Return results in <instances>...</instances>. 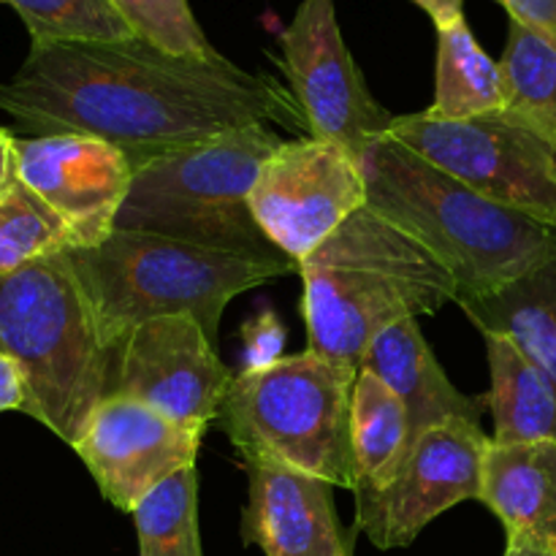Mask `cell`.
I'll return each mask as SVG.
<instances>
[{"mask_svg": "<svg viewBox=\"0 0 556 556\" xmlns=\"http://www.w3.org/2000/svg\"><path fill=\"white\" fill-rule=\"evenodd\" d=\"M0 109L41 136L109 141L134 172L248 125H304L296 98L275 76L220 52L174 54L136 36L30 43L20 71L0 81Z\"/></svg>", "mask_w": 556, "mask_h": 556, "instance_id": "cell-1", "label": "cell"}, {"mask_svg": "<svg viewBox=\"0 0 556 556\" xmlns=\"http://www.w3.org/2000/svg\"><path fill=\"white\" fill-rule=\"evenodd\" d=\"M367 206L416 239L456 282V304L489 299L556 258V226L483 199L389 134L362 161Z\"/></svg>", "mask_w": 556, "mask_h": 556, "instance_id": "cell-2", "label": "cell"}, {"mask_svg": "<svg viewBox=\"0 0 556 556\" xmlns=\"http://www.w3.org/2000/svg\"><path fill=\"white\" fill-rule=\"evenodd\" d=\"M307 351L356 375L380 331L456 304V282L424 244L362 206L299 264Z\"/></svg>", "mask_w": 556, "mask_h": 556, "instance_id": "cell-3", "label": "cell"}, {"mask_svg": "<svg viewBox=\"0 0 556 556\" xmlns=\"http://www.w3.org/2000/svg\"><path fill=\"white\" fill-rule=\"evenodd\" d=\"M65 253L101 342L114 356L136 326L168 315H193L217 345L223 309L233 296L299 271L291 258L117 228L96 248H68Z\"/></svg>", "mask_w": 556, "mask_h": 556, "instance_id": "cell-4", "label": "cell"}, {"mask_svg": "<svg viewBox=\"0 0 556 556\" xmlns=\"http://www.w3.org/2000/svg\"><path fill=\"white\" fill-rule=\"evenodd\" d=\"M0 353L25 378V416L74 448L92 410L114 391L106 351L68 253L0 275Z\"/></svg>", "mask_w": 556, "mask_h": 556, "instance_id": "cell-5", "label": "cell"}, {"mask_svg": "<svg viewBox=\"0 0 556 556\" xmlns=\"http://www.w3.org/2000/svg\"><path fill=\"white\" fill-rule=\"evenodd\" d=\"M280 147V134L248 125L155 157L134 172L114 228L288 258L264 237L250 206L261 168Z\"/></svg>", "mask_w": 556, "mask_h": 556, "instance_id": "cell-6", "label": "cell"}, {"mask_svg": "<svg viewBox=\"0 0 556 556\" xmlns=\"http://www.w3.org/2000/svg\"><path fill=\"white\" fill-rule=\"evenodd\" d=\"M356 375L313 351L239 372L217 421L242 459H269L356 489L351 402Z\"/></svg>", "mask_w": 556, "mask_h": 556, "instance_id": "cell-7", "label": "cell"}, {"mask_svg": "<svg viewBox=\"0 0 556 556\" xmlns=\"http://www.w3.org/2000/svg\"><path fill=\"white\" fill-rule=\"evenodd\" d=\"M389 136L483 199L556 226V147L508 109L470 119L402 114Z\"/></svg>", "mask_w": 556, "mask_h": 556, "instance_id": "cell-8", "label": "cell"}, {"mask_svg": "<svg viewBox=\"0 0 556 556\" xmlns=\"http://www.w3.org/2000/svg\"><path fill=\"white\" fill-rule=\"evenodd\" d=\"M277 43L307 134L342 147L362 166L367 147L389 134L394 117L369 92L340 30L334 0H302Z\"/></svg>", "mask_w": 556, "mask_h": 556, "instance_id": "cell-9", "label": "cell"}, {"mask_svg": "<svg viewBox=\"0 0 556 556\" xmlns=\"http://www.w3.org/2000/svg\"><path fill=\"white\" fill-rule=\"evenodd\" d=\"M492 448L481 424L448 421L413 440L389 483L356 489V530L380 552L405 548L438 516L481 500L483 459Z\"/></svg>", "mask_w": 556, "mask_h": 556, "instance_id": "cell-10", "label": "cell"}, {"mask_svg": "<svg viewBox=\"0 0 556 556\" xmlns=\"http://www.w3.org/2000/svg\"><path fill=\"white\" fill-rule=\"evenodd\" d=\"M250 206L264 237L293 264H302L353 212L367 206V179L331 141L313 136L282 141L261 168Z\"/></svg>", "mask_w": 556, "mask_h": 556, "instance_id": "cell-11", "label": "cell"}, {"mask_svg": "<svg viewBox=\"0 0 556 556\" xmlns=\"http://www.w3.org/2000/svg\"><path fill=\"white\" fill-rule=\"evenodd\" d=\"M233 378L193 315H168L147 320L125 337L112 394L204 434L220 416Z\"/></svg>", "mask_w": 556, "mask_h": 556, "instance_id": "cell-12", "label": "cell"}, {"mask_svg": "<svg viewBox=\"0 0 556 556\" xmlns=\"http://www.w3.org/2000/svg\"><path fill=\"white\" fill-rule=\"evenodd\" d=\"M201 438L128 396L109 394L92 410L74 451L103 497L123 514L177 472L195 467Z\"/></svg>", "mask_w": 556, "mask_h": 556, "instance_id": "cell-13", "label": "cell"}, {"mask_svg": "<svg viewBox=\"0 0 556 556\" xmlns=\"http://www.w3.org/2000/svg\"><path fill=\"white\" fill-rule=\"evenodd\" d=\"M16 177L68 226L74 248H96L114 231L134 168L96 136L52 134L16 139Z\"/></svg>", "mask_w": 556, "mask_h": 556, "instance_id": "cell-14", "label": "cell"}, {"mask_svg": "<svg viewBox=\"0 0 556 556\" xmlns=\"http://www.w3.org/2000/svg\"><path fill=\"white\" fill-rule=\"evenodd\" d=\"M248 505L242 510L244 546L266 556H351L331 483L269 459H242Z\"/></svg>", "mask_w": 556, "mask_h": 556, "instance_id": "cell-15", "label": "cell"}, {"mask_svg": "<svg viewBox=\"0 0 556 556\" xmlns=\"http://www.w3.org/2000/svg\"><path fill=\"white\" fill-rule=\"evenodd\" d=\"M358 369H369L389 389H394L410 418L413 440L448 421L481 424L486 410V396L476 400L451 383L416 318L400 320L391 329L380 331Z\"/></svg>", "mask_w": 556, "mask_h": 556, "instance_id": "cell-16", "label": "cell"}, {"mask_svg": "<svg viewBox=\"0 0 556 556\" xmlns=\"http://www.w3.org/2000/svg\"><path fill=\"white\" fill-rule=\"evenodd\" d=\"M481 503L503 521L508 546L556 554V443L492 440L483 459Z\"/></svg>", "mask_w": 556, "mask_h": 556, "instance_id": "cell-17", "label": "cell"}, {"mask_svg": "<svg viewBox=\"0 0 556 556\" xmlns=\"http://www.w3.org/2000/svg\"><path fill=\"white\" fill-rule=\"evenodd\" d=\"M492 369L486 407L497 445L556 443V386L508 337L483 334Z\"/></svg>", "mask_w": 556, "mask_h": 556, "instance_id": "cell-18", "label": "cell"}, {"mask_svg": "<svg viewBox=\"0 0 556 556\" xmlns=\"http://www.w3.org/2000/svg\"><path fill=\"white\" fill-rule=\"evenodd\" d=\"M462 309L481 334L508 337L556 386V258Z\"/></svg>", "mask_w": 556, "mask_h": 556, "instance_id": "cell-19", "label": "cell"}, {"mask_svg": "<svg viewBox=\"0 0 556 556\" xmlns=\"http://www.w3.org/2000/svg\"><path fill=\"white\" fill-rule=\"evenodd\" d=\"M505 109V79L500 60L478 43L467 20L438 27V71L434 101L427 109L434 119H470Z\"/></svg>", "mask_w": 556, "mask_h": 556, "instance_id": "cell-20", "label": "cell"}, {"mask_svg": "<svg viewBox=\"0 0 556 556\" xmlns=\"http://www.w3.org/2000/svg\"><path fill=\"white\" fill-rule=\"evenodd\" d=\"M356 489H378L394 478L410 454V418L394 389L369 369H358L351 402ZM353 489V492H356Z\"/></svg>", "mask_w": 556, "mask_h": 556, "instance_id": "cell-21", "label": "cell"}, {"mask_svg": "<svg viewBox=\"0 0 556 556\" xmlns=\"http://www.w3.org/2000/svg\"><path fill=\"white\" fill-rule=\"evenodd\" d=\"M505 109L556 147V41L510 20L500 58Z\"/></svg>", "mask_w": 556, "mask_h": 556, "instance_id": "cell-22", "label": "cell"}, {"mask_svg": "<svg viewBox=\"0 0 556 556\" xmlns=\"http://www.w3.org/2000/svg\"><path fill=\"white\" fill-rule=\"evenodd\" d=\"M139 556H204L199 535L195 467L177 472L147 494L134 514Z\"/></svg>", "mask_w": 556, "mask_h": 556, "instance_id": "cell-23", "label": "cell"}, {"mask_svg": "<svg viewBox=\"0 0 556 556\" xmlns=\"http://www.w3.org/2000/svg\"><path fill=\"white\" fill-rule=\"evenodd\" d=\"M74 248L68 226L20 177L0 190V275Z\"/></svg>", "mask_w": 556, "mask_h": 556, "instance_id": "cell-24", "label": "cell"}, {"mask_svg": "<svg viewBox=\"0 0 556 556\" xmlns=\"http://www.w3.org/2000/svg\"><path fill=\"white\" fill-rule=\"evenodd\" d=\"M20 14L30 43L123 41L130 27L109 0H3Z\"/></svg>", "mask_w": 556, "mask_h": 556, "instance_id": "cell-25", "label": "cell"}, {"mask_svg": "<svg viewBox=\"0 0 556 556\" xmlns=\"http://www.w3.org/2000/svg\"><path fill=\"white\" fill-rule=\"evenodd\" d=\"M136 38L174 54H217L188 0H109Z\"/></svg>", "mask_w": 556, "mask_h": 556, "instance_id": "cell-26", "label": "cell"}, {"mask_svg": "<svg viewBox=\"0 0 556 556\" xmlns=\"http://www.w3.org/2000/svg\"><path fill=\"white\" fill-rule=\"evenodd\" d=\"M244 358L242 372H261L282 358L286 348V326L271 309H264L258 318L248 320L242 329Z\"/></svg>", "mask_w": 556, "mask_h": 556, "instance_id": "cell-27", "label": "cell"}, {"mask_svg": "<svg viewBox=\"0 0 556 556\" xmlns=\"http://www.w3.org/2000/svg\"><path fill=\"white\" fill-rule=\"evenodd\" d=\"M514 22L556 41V0H497Z\"/></svg>", "mask_w": 556, "mask_h": 556, "instance_id": "cell-28", "label": "cell"}, {"mask_svg": "<svg viewBox=\"0 0 556 556\" xmlns=\"http://www.w3.org/2000/svg\"><path fill=\"white\" fill-rule=\"evenodd\" d=\"M27 389L20 367L5 353H0V413L25 410Z\"/></svg>", "mask_w": 556, "mask_h": 556, "instance_id": "cell-29", "label": "cell"}, {"mask_svg": "<svg viewBox=\"0 0 556 556\" xmlns=\"http://www.w3.org/2000/svg\"><path fill=\"white\" fill-rule=\"evenodd\" d=\"M413 3L434 22V27H445L465 16V0H413Z\"/></svg>", "mask_w": 556, "mask_h": 556, "instance_id": "cell-30", "label": "cell"}, {"mask_svg": "<svg viewBox=\"0 0 556 556\" xmlns=\"http://www.w3.org/2000/svg\"><path fill=\"white\" fill-rule=\"evenodd\" d=\"M16 139L0 128V190L16 179Z\"/></svg>", "mask_w": 556, "mask_h": 556, "instance_id": "cell-31", "label": "cell"}, {"mask_svg": "<svg viewBox=\"0 0 556 556\" xmlns=\"http://www.w3.org/2000/svg\"><path fill=\"white\" fill-rule=\"evenodd\" d=\"M505 556H556L552 552H538V548H525V546H508Z\"/></svg>", "mask_w": 556, "mask_h": 556, "instance_id": "cell-32", "label": "cell"}, {"mask_svg": "<svg viewBox=\"0 0 556 556\" xmlns=\"http://www.w3.org/2000/svg\"><path fill=\"white\" fill-rule=\"evenodd\" d=\"M0 3H3V0H0Z\"/></svg>", "mask_w": 556, "mask_h": 556, "instance_id": "cell-33", "label": "cell"}]
</instances>
